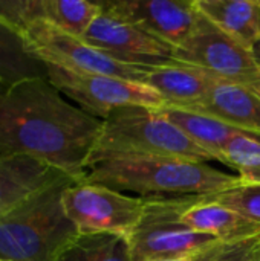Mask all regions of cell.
<instances>
[{
    "mask_svg": "<svg viewBox=\"0 0 260 261\" xmlns=\"http://www.w3.org/2000/svg\"><path fill=\"white\" fill-rule=\"evenodd\" d=\"M63 96L48 78L0 87V156L26 154L81 180L103 121Z\"/></svg>",
    "mask_w": 260,
    "mask_h": 261,
    "instance_id": "6da1fadb",
    "label": "cell"
},
{
    "mask_svg": "<svg viewBox=\"0 0 260 261\" xmlns=\"http://www.w3.org/2000/svg\"><path fill=\"white\" fill-rule=\"evenodd\" d=\"M136 197L213 196L241 184L239 176L179 158L118 156L93 161L83 179Z\"/></svg>",
    "mask_w": 260,
    "mask_h": 261,
    "instance_id": "7a4b0ae2",
    "label": "cell"
},
{
    "mask_svg": "<svg viewBox=\"0 0 260 261\" xmlns=\"http://www.w3.org/2000/svg\"><path fill=\"white\" fill-rule=\"evenodd\" d=\"M63 179L0 216V261H57L80 234L63 206Z\"/></svg>",
    "mask_w": 260,
    "mask_h": 261,
    "instance_id": "3957f363",
    "label": "cell"
},
{
    "mask_svg": "<svg viewBox=\"0 0 260 261\" xmlns=\"http://www.w3.org/2000/svg\"><path fill=\"white\" fill-rule=\"evenodd\" d=\"M118 156L179 158L210 164L216 161L155 107H123L103 119L101 133L87 162ZM87 168V167H86Z\"/></svg>",
    "mask_w": 260,
    "mask_h": 261,
    "instance_id": "277c9868",
    "label": "cell"
},
{
    "mask_svg": "<svg viewBox=\"0 0 260 261\" xmlns=\"http://www.w3.org/2000/svg\"><path fill=\"white\" fill-rule=\"evenodd\" d=\"M196 197L146 199L143 217L129 236L132 261L196 257L222 243L211 236L193 231L182 222L184 210Z\"/></svg>",
    "mask_w": 260,
    "mask_h": 261,
    "instance_id": "5b68a950",
    "label": "cell"
},
{
    "mask_svg": "<svg viewBox=\"0 0 260 261\" xmlns=\"http://www.w3.org/2000/svg\"><path fill=\"white\" fill-rule=\"evenodd\" d=\"M48 80L64 96L89 115L104 119L113 110L123 107L164 106L162 98L147 84L110 75L84 73L46 64Z\"/></svg>",
    "mask_w": 260,
    "mask_h": 261,
    "instance_id": "8992f818",
    "label": "cell"
},
{
    "mask_svg": "<svg viewBox=\"0 0 260 261\" xmlns=\"http://www.w3.org/2000/svg\"><path fill=\"white\" fill-rule=\"evenodd\" d=\"M21 34L34 55L44 64H54L84 73L110 75L139 83L144 80L147 66L120 61L89 44L81 37L63 32L46 21H35Z\"/></svg>",
    "mask_w": 260,
    "mask_h": 261,
    "instance_id": "52a82bcc",
    "label": "cell"
},
{
    "mask_svg": "<svg viewBox=\"0 0 260 261\" xmlns=\"http://www.w3.org/2000/svg\"><path fill=\"white\" fill-rule=\"evenodd\" d=\"M63 206L80 232H109L129 239L143 217L146 199L77 180L66 188Z\"/></svg>",
    "mask_w": 260,
    "mask_h": 261,
    "instance_id": "ba28073f",
    "label": "cell"
},
{
    "mask_svg": "<svg viewBox=\"0 0 260 261\" xmlns=\"http://www.w3.org/2000/svg\"><path fill=\"white\" fill-rule=\"evenodd\" d=\"M173 60L201 67L260 95V69L254 52L204 17L196 31L173 49Z\"/></svg>",
    "mask_w": 260,
    "mask_h": 261,
    "instance_id": "9c48e42d",
    "label": "cell"
},
{
    "mask_svg": "<svg viewBox=\"0 0 260 261\" xmlns=\"http://www.w3.org/2000/svg\"><path fill=\"white\" fill-rule=\"evenodd\" d=\"M101 8L127 20L167 44L179 46L199 26L195 0H106Z\"/></svg>",
    "mask_w": 260,
    "mask_h": 261,
    "instance_id": "30bf717a",
    "label": "cell"
},
{
    "mask_svg": "<svg viewBox=\"0 0 260 261\" xmlns=\"http://www.w3.org/2000/svg\"><path fill=\"white\" fill-rule=\"evenodd\" d=\"M83 40L129 64L150 66L173 60V46L103 8Z\"/></svg>",
    "mask_w": 260,
    "mask_h": 261,
    "instance_id": "8fae6325",
    "label": "cell"
},
{
    "mask_svg": "<svg viewBox=\"0 0 260 261\" xmlns=\"http://www.w3.org/2000/svg\"><path fill=\"white\" fill-rule=\"evenodd\" d=\"M67 177V174L35 158L26 154H2L0 216Z\"/></svg>",
    "mask_w": 260,
    "mask_h": 261,
    "instance_id": "7c38bea8",
    "label": "cell"
},
{
    "mask_svg": "<svg viewBox=\"0 0 260 261\" xmlns=\"http://www.w3.org/2000/svg\"><path fill=\"white\" fill-rule=\"evenodd\" d=\"M185 110L211 116L231 127L260 136V95L219 76L207 95Z\"/></svg>",
    "mask_w": 260,
    "mask_h": 261,
    "instance_id": "4fadbf2b",
    "label": "cell"
},
{
    "mask_svg": "<svg viewBox=\"0 0 260 261\" xmlns=\"http://www.w3.org/2000/svg\"><path fill=\"white\" fill-rule=\"evenodd\" d=\"M216 78L201 67L172 60L147 66L143 83L162 98L164 106L187 109L207 95Z\"/></svg>",
    "mask_w": 260,
    "mask_h": 261,
    "instance_id": "5bb4252c",
    "label": "cell"
},
{
    "mask_svg": "<svg viewBox=\"0 0 260 261\" xmlns=\"http://www.w3.org/2000/svg\"><path fill=\"white\" fill-rule=\"evenodd\" d=\"M182 222L193 231L211 236L222 243L260 237V225L207 196H198L184 210Z\"/></svg>",
    "mask_w": 260,
    "mask_h": 261,
    "instance_id": "9a60e30c",
    "label": "cell"
},
{
    "mask_svg": "<svg viewBox=\"0 0 260 261\" xmlns=\"http://www.w3.org/2000/svg\"><path fill=\"white\" fill-rule=\"evenodd\" d=\"M199 14L219 31L254 50L260 43V0H195Z\"/></svg>",
    "mask_w": 260,
    "mask_h": 261,
    "instance_id": "2e32d148",
    "label": "cell"
},
{
    "mask_svg": "<svg viewBox=\"0 0 260 261\" xmlns=\"http://www.w3.org/2000/svg\"><path fill=\"white\" fill-rule=\"evenodd\" d=\"M159 112L182 133H185L196 145L210 153L218 162H222V153L230 139L244 133V130H239L198 112L173 106H162L159 107Z\"/></svg>",
    "mask_w": 260,
    "mask_h": 261,
    "instance_id": "e0dca14e",
    "label": "cell"
},
{
    "mask_svg": "<svg viewBox=\"0 0 260 261\" xmlns=\"http://www.w3.org/2000/svg\"><path fill=\"white\" fill-rule=\"evenodd\" d=\"M31 78H48L46 64L34 55L21 32L0 20V87Z\"/></svg>",
    "mask_w": 260,
    "mask_h": 261,
    "instance_id": "ac0fdd59",
    "label": "cell"
},
{
    "mask_svg": "<svg viewBox=\"0 0 260 261\" xmlns=\"http://www.w3.org/2000/svg\"><path fill=\"white\" fill-rule=\"evenodd\" d=\"M57 261H132L129 239L109 232H80Z\"/></svg>",
    "mask_w": 260,
    "mask_h": 261,
    "instance_id": "d6986e66",
    "label": "cell"
},
{
    "mask_svg": "<svg viewBox=\"0 0 260 261\" xmlns=\"http://www.w3.org/2000/svg\"><path fill=\"white\" fill-rule=\"evenodd\" d=\"M100 12V2L43 0L41 21H46L63 32L83 38Z\"/></svg>",
    "mask_w": 260,
    "mask_h": 261,
    "instance_id": "ffe728a7",
    "label": "cell"
},
{
    "mask_svg": "<svg viewBox=\"0 0 260 261\" xmlns=\"http://www.w3.org/2000/svg\"><path fill=\"white\" fill-rule=\"evenodd\" d=\"M222 164L239 173L241 184H260V136L244 132L230 139Z\"/></svg>",
    "mask_w": 260,
    "mask_h": 261,
    "instance_id": "44dd1931",
    "label": "cell"
},
{
    "mask_svg": "<svg viewBox=\"0 0 260 261\" xmlns=\"http://www.w3.org/2000/svg\"><path fill=\"white\" fill-rule=\"evenodd\" d=\"M207 197L260 225V184H239Z\"/></svg>",
    "mask_w": 260,
    "mask_h": 261,
    "instance_id": "7402d4cb",
    "label": "cell"
},
{
    "mask_svg": "<svg viewBox=\"0 0 260 261\" xmlns=\"http://www.w3.org/2000/svg\"><path fill=\"white\" fill-rule=\"evenodd\" d=\"M259 239L260 237H256L234 243H219L218 246L196 255L195 258L198 261H250L253 248Z\"/></svg>",
    "mask_w": 260,
    "mask_h": 261,
    "instance_id": "603a6c76",
    "label": "cell"
},
{
    "mask_svg": "<svg viewBox=\"0 0 260 261\" xmlns=\"http://www.w3.org/2000/svg\"><path fill=\"white\" fill-rule=\"evenodd\" d=\"M250 261H260V239L257 240L256 246L253 248V252H251Z\"/></svg>",
    "mask_w": 260,
    "mask_h": 261,
    "instance_id": "cb8c5ba5",
    "label": "cell"
},
{
    "mask_svg": "<svg viewBox=\"0 0 260 261\" xmlns=\"http://www.w3.org/2000/svg\"><path fill=\"white\" fill-rule=\"evenodd\" d=\"M156 261H198L195 257H178V258H166V260Z\"/></svg>",
    "mask_w": 260,
    "mask_h": 261,
    "instance_id": "d4e9b609",
    "label": "cell"
},
{
    "mask_svg": "<svg viewBox=\"0 0 260 261\" xmlns=\"http://www.w3.org/2000/svg\"><path fill=\"white\" fill-rule=\"evenodd\" d=\"M254 58H256V61H257V64H259V69H260V43L254 47Z\"/></svg>",
    "mask_w": 260,
    "mask_h": 261,
    "instance_id": "484cf974",
    "label": "cell"
}]
</instances>
